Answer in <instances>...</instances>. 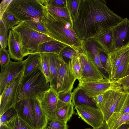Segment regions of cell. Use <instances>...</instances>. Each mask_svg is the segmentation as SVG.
Listing matches in <instances>:
<instances>
[{
	"mask_svg": "<svg viewBox=\"0 0 129 129\" xmlns=\"http://www.w3.org/2000/svg\"><path fill=\"white\" fill-rule=\"evenodd\" d=\"M123 19L107 6L104 0H81L73 28L82 41L112 28Z\"/></svg>",
	"mask_w": 129,
	"mask_h": 129,
	"instance_id": "cell-1",
	"label": "cell"
},
{
	"mask_svg": "<svg viewBox=\"0 0 129 129\" xmlns=\"http://www.w3.org/2000/svg\"><path fill=\"white\" fill-rule=\"evenodd\" d=\"M42 21L47 30L49 37L69 46L78 53L82 50V41L77 36L73 25L68 20L51 15L44 6Z\"/></svg>",
	"mask_w": 129,
	"mask_h": 129,
	"instance_id": "cell-2",
	"label": "cell"
},
{
	"mask_svg": "<svg viewBox=\"0 0 129 129\" xmlns=\"http://www.w3.org/2000/svg\"><path fill=\"white\" fill-rule=\"evenodd\" d=\"M49 84L39 66L23 76L17 90L16 103L23 99H38L50 89Z\"/></svg>",
	"mask_w": 129,
	"mask_h": 129,
	"instance_id": "cell-3",
	"label": "cell"
},
{
	"mask_svg": "<svg viewBox=\"0 0 129 129\" xmlns=\"http://www.w3.org/2000/svg\"><path fill=\"white\" fill-rule=\"evenodd\" d=\"M18 35L24 57L36 53L38 46L53 39L33 29L24 22H20L11 29Z\"/></svg>",
	"mask_w": 129,
	"mask_h": 129,
	"instance_id": "cell-4",
	"label": "cell"
},
{
	"mask_svg": "<svg viewBox=\"0 0 129 129\" xmlns=\"http://www.w3.org/2000/svg\"><path fill=\"white\" fill-rule=\"evenodd\" d=\"M44 6L39 0H12L6 11L14 14L21 22H41Z\"/></svg>",
	"mask_w": 129,
	"mask_h": 129,
	"instance_id": "cell-5",
	"label": "cell"
},
{
	"mask_svg": "<svg viewBox=\"0 0 129 129\" xmlns=\"http://www.w3.org/2000/svg\"><path fill=\"white\" fill-rule=\"evenodd\" d=\"M59 57L58 70L52 87L58 94L72 91L75 81L77 79L71 61L66 62L62 57Z\"/></svg>",
	"mask_w": 129,
	"mask_h": 129,
	"instance_id": "cell-6",
	"label": "cell"
},
{
	"mask_svg": "<svg viewBox=\"0 0 129 129\" xmlns=\"http://www.w3.org/2000/svg\"><path fill=\"white\" fill-rule=\"evenodd\" d=\"M78 58L81 70V80L99 81L109 78L103 74L94 60L82 50L78 53Z\"/></svg>",
	"mask_w": 129,
	"mask_h": 129,
	"instance_id": "cell-7",
	"label": "cell"
},
{
	"mask_svg": "<svg viewBox=\"0 0 129 129\" xmlns=\"http://www.w3.org/2000/svg\"><path fill=\"white\" fill-rule=\"evenodd\" d=\"M124 91L122 86L117 84L103 93L102 102L98 108L102 112L105 121H106L114 112Z\"/></svg>",
	"mask_w": 129,
	"mask_h": 129,
	"instance_id": "cell-8",
	"label": "cell"
},
{
	"mask_svg": "<svg viewBox=\"0 0 129 129\" xmlns=\"http://www.w3.org/2000/svg\"><path fill=\"white\" fill-rule=\"evenodd\" d=\"M23 76V71L6 85L0 95V116L16 104L17 90Z\"/></svg>",
	"mask_w": 129,
	"mask_h": 129,
	"instance_id": "cell-9",
	"label": "cell"
},
{
	"mask_svg": "<svg viewBox=\"0 0 129 129\" xmlns=\"http://www.w3.org/2000/svg\"><path fill=\"white\" fill-rule=\"evenodd\" d=\"M75 108L82 119L94 129L99 127L105 121L103 113L99 109L86 105H76Z\"/></svg>",
	"mask_w": 129,
	"mask_h": 129,
	"instance_id": "cell-10",
	"label": "cell"
},
{
	"mask_svg": "<svg viewBox=\"0 0 129 129\" xmlns=\"http://www.w3.org/2000/svg\"><path fill=\"white\" fill-rule=\"evenodd\" d=\"M78 87L82 89L90 98H94L103 94L106 90L116 85L117 83L109 78L99 81H78Z\"/></svg>",
	"mask_w": 129,
	"mask_h": 129,
	"instance_id": "cell-11",
	"label": "cell"
},
{
	"mask_svg": "<svg viewBox=\"0 0 129 129\" xmlns=\"http://www.w3.org/2000/svg\"><path fill=\"white\" fill-rule=\"evenodd\" d=\"M58 94L51 86L41 97L36 99L47 119H56V111Z\"/></svg>",
	"mask_w": 129,
	"mask_h": 129,
	"instance_id": "cell-12",
	"label": "cell"
},
{
	"mask_svg": "<svg viewBox=\"0 0 129 129\" xmlns=\"http://www.w3.org/2000/svg\"><path fill=\"white\" fill-rule=\"evenodd\" d=\"M112 51L129 45V19L126 18L112 28Z\"/></svg>",
	"mask_w": 129,
	"mask_h": 129,
	"instance_id": "cell-13",
	"label": "cell"
},
{
	"mask_svg": "<svg viewBox=\"0 0 129 129\" xmlns=\"http://www.w3.org/2000/svg\"><path fill=\"white\" fill-rule=\"evenodd\" d=\"M18 116L35 129H37L33 99L21 100L13 106Z\"/></svg>",
	"mask_w": 129,
	"mask_h": 129,
	"instance_id": "cell-14",
	"label": "cell"
},
{
	"mask_svg": "<svg viewBox=\"0 0 129 129\" xmlns=\"http://www.w3.org/2000/svg\"><path fill=\"white\" fill-rule=\"evenodd\" d=\"M25 60L11 61L8 64L1 66L0 74V95L8 83L24 70Z\"/></svg>",
	"mask_w": 129,
	"mask_h": 129,
	"instance_id": "cell-15",
	"label": "cell"
},
{
	"mask_svg": "<svg viewBox=\"0 0 129 129\" xmlns=\"http://www.w3.org/2000/svg\"><path fill=\"white\" fill-rule=\"evenodd\" d=\"M129 51V45L113 50L107 55L106 71L111 80L118 66Z\"/></svg>",
	"mask_w": 129,
	"mask_h": 129,
	"instance_id": "cell-16",
	"label": "cell"
},
{
	"mask_svg": "<svg viewBox=\"0 0 129 129\" xmlns=\"http://www.w3.org/2000/svg\"><path fill=\"white\" fill-rule=\"evenodd\" d=\"M8 45L10 58L18 61H22L24 57L21 49L19 38L17 34L12 29L9 30Z\"/></svg>",
	"mask_w": 129,
	"mask_h": 129,
	"instance_id": "cell-17",
	"label": "cell"
},
{
	"mask_svg": "<svg viewBox=\"0 0 129 129\" xmlns=\"http://www.w3.org/2000/svg\"><path fill=\"white\" fill-rule=\"evenodd\" d=\"M74 106L72 100L65 102L58 99L56 111V119L67 123L74 113Z\"/></svg>",
	"mask_w": 129,
	"mask_h": 129,
	"instance_id": "cell-18",
	"label": "cell"
},
{
	"mask_svg": "<svg viewBox=\"0 0 129 129\" xmlns=\"http://www.w3.org/2000/svg\"><path fill=\"white\" fill-rule=\"evenodd\" d=\"M93 38L106 53L108 54L112 51L113 44L112 28L101 32Z\"/></svg>",
	"mask_w": 129,
	"mask_h": 129,
	"instance_id": "cell-19",
	"label": "cell"
},
{
	"mask_svg": "<svg viewBox=\"0 0 129 129\" xmlns=\"http://www.w3.org/2000/svg\"><path fill=\"white\" fill-rule=\"evenodd\" d=\"M67 45L53 39L40 45L38 47L36 53H51L59 54Z\"/></svg>",
	"mask_w": 129,
	"mask_h": 129,
	"instance_id": "cell-20",
	"label": "cell"
},
{
	"mask_svg": "<svg viewBox=\"0 0 129 129\" xmlns=\"http://www.w3.org/2000/svg\"><path fill=\"white\" fill-rule=\"evenodd\" d=\"M106 122L109 129H117L123 124L129 123V112H114Z\"/></svg>",
	"mask_w": 129,
	"mask_h": 129,
	"instance_id": "cell-21",
	"label": "cell"
},
{
	"mask_svg": "<svg viewBox=\"0 0 129 129\" xmlns=\"http://www.w3.org/2000/svg\"><path fill=\"white\" fill-rule=\"evenodd\" d=\"M72 102L74 106L80 105H88L99 109L96 105L85 94L84 91L77 86L73 92Z\"/></svg>",
	"mask_w": 129,
	"mask_h": 129,
	"instance_id": "cell-22",
	"label": "cell"
},
{
	"mask_svg": "<svg viewBox=\"0 0 129 129\" xmlns=\"http://www.w3.org/2000/svg\"><path fill=\"white\" fill-rule=\"evenodd\" d=\"M48 58L50 74V84L53 87L58 67L60 57L59 54L51 53H46Z\"/></svg>",
	"mask_w": 129,
	"mask_h": 129,
	"instance_id": "cell-23",
	"label": "cell"
},
{
	"mask_svg": "<svg viewBox=\"0 0 129 129\" xmlns=\"http://www.w3.org/2000/svg\"><path fill=\"white\" fill-rule=\"evenodd\" d=\"M41 56L40 53L31 54L25 60V64L23 70V76L31 73L40 66Z\"/></svg>",
	"mask_w": 129,
	"mask_h": 129,
	"instance_id": "cell-24",
	"label": "cell"
},
{
	"mask_svg": "<svg viewBox=\"0 0 129 129\" xmlns=\"http://www.w3.org/2000/svg\"><path fill=\"white\" fill-rule=\"evenodd\" d=\"M37 129H43L47 121V118L42 109L39 103L36 99H33Z\"/></svg>",
	"mask_w": 129,
	"mask_h": 129,
	"instance_id": "cell-25",
	"label": "cell"
},
{
	"mask_svg": "<svg viewBox=\"0 0 129 129\" xmlns=\"http://www.w3.org/2000/svg\"><path fill=\"white\" fill-rule=\"evenodd\" d=\"M48 12L52 16L62 18L70 22L73 25V22L67 8L45 7Z\"/></svg>",
	"mask_w": 129,
	"mask_h": 129,
	"instance_id": "cell-26",
	"label": "cell"
},
{
	"mask_svg": "<svg viewBox=\"0 0 129 129\" xmlns=\"http://www.w3.org/2000/svg\"><path fill=\"white\" fill-rule=\"evenodd\" d=\"M129 66V51L116 69L111 80L114 81L124 77Z\"/></svg>",
	"mask_w": 129,
	"mask_h": 129,
	"instance_id": "cell-27",
	"label": "cell"
},
{
	"mask_svg": "<svg viewBox=\"0 0 129 129\" xmlns=\"http://www.w3.org/2000/svg\"><path fill=\"white\" fill-rule=\"evenodd\" d=\"M114 112L126 113L129 112V92L124 91L120 99Z\"/></svg>",
	"mask_w": 129,
	"mask_h": 129,
	"instance_id": "cell-28",
	"label": "cell"
},
{
	"mask_svg": "<svg viewBox=\"0 0 129 129\" xmlns=\"http://www.w3.org/2000/svg\"><path fill=\"white\" fill-rule=\"evenodd\" d=\"M5 23L8 29H11L21 21L13 13L5 11L0 17Z\"/></svg>",
	"mask_w": 129,
	"mask_h": 129,
	"instance_id": "cell-29",
	"label": "cell"
},
{
	"mask_svg": "<svg viewBox=\"0 0 129 129\" xmlns=\"http://www.w3.org/2000/svg\"><path fill=\"white\" fill-rule=\"evenodd\" d=\"M6 125L10 129H35L17 116Z\"/></svg>",
	"mask_w": 129,
	"mask_h": 129,
	"instance_id": "cell-30",
	"label": "cell"
},
{
	"mask_svg": "<svg viewBox=\"0 0 129 129\" xmlns=\"http://www.w3.org/2000/svg\"><path fill=\"white\" fill-rule=\"evenodd\" d=\"M81 0H66L67 8L73 22L77 17Z\"/></svg>",
	"mask_w": 129,
	"mask_h": 129,
	"instance_id": "cell-31",
	"label": "cell"
},
{
	"mask_svg": "<svg viewBox=\"0 0 129 129\" xmlns=\"http://www.w3.org/2000/svg\"><path fill=\"white\" fill-rule=\"evenodd\" d=\"M67 123L57 119L47 120L46 124L43 129H68Z\"/></svg>",
	"mask_w": 129,
	"mask_h": 129,
	"instance_id": "cell-32",
	"label": "cell"
},
{
	"mask_svg": "<svg viewBox=\"0 0 129 129\" xmlns=\"http://www.w3.org/2000/svg\"><path fill=\"white\" fill-rule=\"evenodd\" d=\"M0 42L1 48H6L8 45V29L2 20L0 19Z\"/></svg>",
	"mask_w": 129,
	"mask_h": 129,
	"instance_id": "cell-33",
	"label": "cell"
},
{
	"mask_svg": "<svg viewBox=\"0 0 129 129\" xmlns=\"http://www.w3.org/2000/svg\"><path fill=\"white\" fill-rule=\"evenodd\" d=\"M59 55L64 59H68V61H71L78 57V53L71 47L67 45Z\"/></svg>",
	"mask_w": 129,
	"mask_h": 129,
	"instance_id": "cell-34",
	"label": "cell"
},
{
	"mask_svg": "<svg viewBox=\"0 0 129 129\" xmlns=\"http://www.w3.org/2000/svg\"><path fill=\"white\" fill-rule=\"evenodd\" d=\"M18 116L17 112L13 107L4 112L0 117V124H6Z\"/></svg>",
	"mask_w": 129,
	"mask_h": 129,
	"instance_id": "cell-35",
	"label": "cell"
},
{
	"mask_svg": "<svg viewBox=\"0 0 129 129\" xmlns=\"http://www.w3.org/2000/svg\"><path fill=\"white\" fill-rule=\"evenodd\" d=\"M40 54L41 59L40 67L47 80L50 83V74L47 56L46 53Z\"/></svg>",
	"mask_w": 129,
	"mask_h": 129,
	"instance_id": "cell-36",
	"label": "cell"
},
{
	"mask_svg": "<svg viewBox=\"0 0 129 129\" xmlns=\"http://www.w3.org/2000/svg\"><path fill=\"white\" fill-rule=\"evenodd\" d=\"M24 22L33 29L49 37L48 31L42 22H37L33 21Z\"/></svg>",
	"mask_w": 129,
	"mask_h": 129,
	"instance_id": "cell-37",
	"label": "cell"
},
{
	"mask_svg": "<svg viewBox=\"0 0 129 129\" xmlns=\"http://www.w3.org/2000/svg\"><path fill=\"white\" fill-rule=\"evenodd\" d=\"M43 6L46 7H54L67 8L66 0H39Z\"/></svg>",
	"mask_w": 129,
	"mask_h": 129,
	"instance_id": "cell-38",
	"label": "cell"
},
{
	"mask_svg": "<svg viewBox=\"0 0 129 129\" xmlns=\"http://www.w3.org/2000/svg\"><path fill=\"white\" fill-rule=\"evenodd\" d=\"M10 56L8 51L5 48H1L0 49V63L1 66H4L11 61Z\"/></svg>",
	"mask_w": 129,
	"mask_h": 129,
	"instance_id": "cell-39",
	"label": "cell"
},
{
	"mask_svg": "<svg viewBox=\"0 0 129 129\" xmlns=\"http://www.w3.org/2000/svg\"><path fill=\"white\" fill-rule=\"evenodd\" d=\"M74 72L78 80H81L82 72L81 69L78 57L71 61Z\"/></svg>",
	"mask_w": 129,
	"mask_h": 129,
	"instance_id": "cell-40",
	"label": "cell"
},
{
	"mask_svg": "<svg viewBox=\"0 0 129 129\" xmlns=\"http://www.w3.org/2000/svg\"><path fill=\"white\" fill-rule=\"evenodd\" d=\"M114 81L122 86L124 91H127L129 89V74Z\"/></svg>",
	"mask_w": 129,
	"mask_h": 129,
	"instance_id": "cell-41",
	"label": "cell"
},
{
	"mask_svg": "<svg viewBox=\"0 0 129 129\" xmlns=\"http://www.w3.org/2000/svg\"><path fill=\"white\" fill-rule=\"evenodd\" d=\"M58 94V99L63 102H67L72 100L73 94L72 91L61 92Z\"/></svg>",
	"mask_w": 129,
	"mask_h": 129,
	"instance_id": "cell-42",
	"label": "cell"
},
{
	"mask_svg": "<svg viewBox=\"0 0 129 129\" xmlns=\"http://www.w3.org/2000/svg\"><path fill=\"white\" fill-rule=\"evenodd\" d=\"M108 54H107L103 50L101 51L99 54V57L101 62L102 66L104 68L106 71V68Z\"/></svg>",
	"mask_w": 129,
	"mask_h": 129,
	"instance_id": "cell-43",
	"label": "cell"
},
{
	"mask_svg": "<svg viewBox=\"0 0 129 129\" xmlns=\"http://www.w3.org/2000/svg\"><path fill=\"white\" fill-rule=\"evenodd\" d=\"M12 0H3L2 1L0 4V16L1 17L5 11L7 9L11 2Z\"/></svg>",
	"mask_w": 129,
	"mask_h": 129,
	"instance_id": "cell-44",
	"label": "cell"
},
{
	"mask_svg": "<svg viewBox=\"0 0 129 129\" xmlns=\"http://www.w3.org/2000/svg\"><path fill=\"white\" fill-rule=\"evenodd\" d=\"M103 96V94H101L91 99L92 101L96 105L98 108L102 102Z\"/></svg>",
	"mask_w": 129,
	"mask_h": 129,
	"instance_id": "cell-45",
	"label": "cell"
},
{
	"mask_svg": "<svg viewBox=\"0 0 129 129\" xmlns=\"http://www.w3.org/2000/svg\"><path fill=\"white\" fill-rule=\"evenodd\" d=\"M96 129H109V128L106 121H105L102 125Z\"/></svg>",
	"mask_w": 129,
	"mask_h": 129,
	"instance_id": "cell-46",
	"label": "cell"
},
{
	"mask_svg": "<svg viewBox=\"0 0 129 129\" xmlns=\"http://www.w3.org/2000/svg\"><path fill=\"white\" fill-rule=\"evenodd\" d=\"M117 129H129V123L123 124Z\"/></svg>",
	"mask_w": 129,
	"mask_h": 129,
	"instance_id": "cell-47",
	"label": "cell"
},
{
	"mask_svg": "<svg viewBox=\"0 0 129 129\" xmlns=\"http://www.w3.org/2000/svg\"><path fill=\"white\" fill-rule=\"evenodd\" d=\"M0 129H10L6 124H0Z\"/></svg>",
	"mask_w": 129,
	"mask_h": 129,
	"instance_id": "cell-48",
	"label": "cell"
},
{
	"mask_svg": "<svg viewBox=\"0 0 129 129\" xmlns=\"http://www.w3.org/2000/svg\"><path fill=\"white\" fill-rule=\"evenodd\" d=\"M128 74H129V66L125 74L124 77L126 76Z\"/></svg>",
	"mask_w": 129,
	"mask_h": 129,
	"instance_id": "cell-49",
	"label": "cell"
},
{
	"mask_svg": "<svg viewBox=\"0 0 129 129\" xmlns=\"http://www.w3.org/2000/svg\"><path fill=\"white\" fill-rule=\"evenodd\" d=\"M85 129H94V128H92V129L89 128H85Z\"/></svg>",
	"mask_w": 129,
	"mask_h": 129,
	"instance_id": "cell-50",
	"label": "cell"
},
{
	"mask_svg": "<svg viewBox=\"0 0 129 129\" xmlns=\"http://www.w3.org/2000/svg\"><path fill=\"white\" fill-rule=\"evenodd\" d=\"M128 92H129V89H128L127 90Z\"/></svg>",
	"mask_w": 129,
	"mask_h": 129,
	"instance_id": "cell-51",
	"label": "cell"
}]
</instances>
